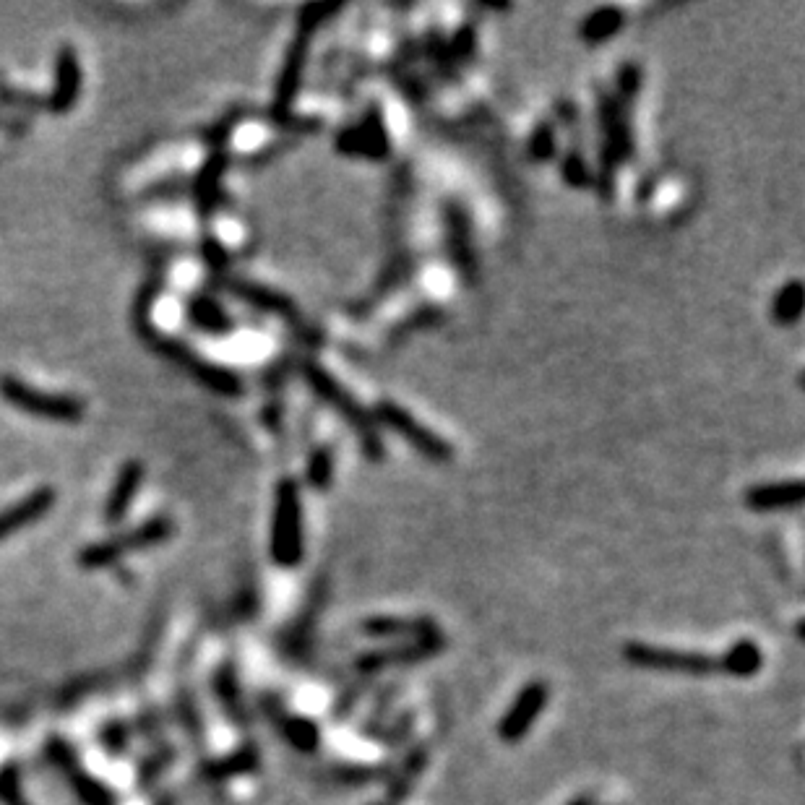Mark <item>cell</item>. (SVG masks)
Returning a JSON list of instances; mask_svg holds the SVG:
<instances>
[{
	"instance_id": "cell-28",
	"label": "cell",
	"mask_w": 805,
	"mask_h": 805,
	"mask_svg": "<svg viewBox=\"0 0 805 805\" xmlns=\"http://www.w3.org/2000/svg\"><path fill=\"white\" fill-rule=\"evenodd\" d=\"M566 805H597V803H594V798H592V795H579V798L568 800Z\"/></svg>"
},
{
	"instance_id": "cell-29",
	"label": "cell",
	"mask_w": 805,
	"mask_h": 805,
	"mask_svg": "<svg viewBox=\"0 0 805 805\" xmlns=\"http://www.w3.org/2000/svg\"><path fill=\"white\" fill-rule=\"evenodd\" d=\"M373 805H386V803H373Z\"/></svg>"
},
{
	"instance_id": "cell-18",
	"label": "cell",
	"mask_w": 805,
	"mask_h": 805,
	"mask_svg": "<svg viewBox=\"0 0 805 805\" xmlns=\"http://www.w3.org/2000/svg\"><path fill=\"white\" fill-rule=\"evenodd\" d=\"M227 287L232 290V295H238L240 300L256 305V308H261V311H266V313H274V316H282V318H290L292 313H295V308H292V303L287 300V297L266 290V287H261V284L232 279V282H227Z\"/></svg>"
},
{
	"instance_id": "cell-10",
	"label": "cell",
	"mask_w": 805,
	"mask_h": 805,
	"mask_svg": "<svg viewBox=\"0 0 805 805\" xmlns=\"http://www.w3.org/2000/svg\"><path fill=\"white\" fill-rule=\"evenodd\" d=\"M81 84H84V73H81L79 50L71 45H63L55 55V79L53 92L47 97V110L55 115L71 113L81 97Z\"/></svg>"
},
{
	"instance_id": "cell-8",
	"label": "cell",
	"mask_w": 805,
	"mask_h": 805,
	"mask_svg": "<svg viewBox=\"0 0 805 805\" xmlns=\"http://www.w3.org/2000/svg\"><path fill=\"white\" fill-rule=\"evenodd\" d=\"M376 417L386 425V428L394 430L396 436L402 438L404 443H410L417 454H423L425 459L438 464L451 462L454 449H451L449 443L443 441L441 436H436L430 428H425L423 423H417L415 417H412L407 410H402L399 404L381 402L376 407Z\"/></svg>"
},
{
	"instance_id": "cell-20",
	"label": "cell",
	"mask_w": 805,
	"mask_h": 805,
	"mask_svg": "<svg viewBox=\"0 0 805 805\" xmlns=\"http://www.w3.org/2000/svg\"><path fill=\"white\" fill-rule=\"evenodd\" d=\"M621 27H623V14L618 8L608 6V8H597V11H592V14L587 16L584 27H581V34H584V40L589 42H605Z\"/></svg>"
},
{
	"instance_id": "cell-1",
	"label": "cell",
	"mask_w": 805,
	"mask_h": 805,
	"mask_svg": "<svg viewBox=\"0 0 805 805\" xmlns=\"http://www.w3.org/2000/svg\"><path fill=\"white\" fill-rule=\"evenodd\" d=\"M0 396H3V402L16 407V410L40 417V420H50V423L76 425L84 420L86 412L84 402L76 399V396L34 389L27 381H21L11 373L0 376Z\"/></svg>"
},
{
	"instance_id": "cell-16",
	"label": "cell",
	"mask_w": 805,
	"mask_h": 805,
	"mask_svg": "<svg viewBox=\"0 0 805 805\" xmlns=\"http://www.w3.org/2000/svg\"><path fill=\"white\" fill-rule=\"evenodd\" d=\"M188 318L196 329L206 331V334H227L232 329V318L227 311L214 300L212 295H196L188 300Z\"/></svg>"
},
{
	"instance_id": "cell-22",
	"label": "cell",
	"mask_w": 805,
	"mask_h": 805,
	"mask_svg": "<svg viewBox=\"0 0 805 805\" xmlns=\"http://www.w3.org/2000/svg\"><path fill=\"white\" fill-rule=\"evenodd\" d=\"M803 311V287L800 282H790L774 297V318L777 324H795Z\"/></svg>"
},
{
	"instance_id": "cell-4",
	"label": "cell",
	"mask_w": 805,
	"mask_h": 805,
	"mask_svg": "<svg viewBox=\"0 0 805 805\" xmlns=\"http://www.w3.org/2000/svg\"><path fill=\"white\" fill-rule=\"evenodd\" d=\"M623 660L641 667V670H654V673L693 675V678L722 673L720 657H712L707 652H691V649L652 647V644H641V641H631L623 647Z\"/></svg>"
},
{
	"instance_id": "cell-2",
	"label": "cell",
	"mask_w": 805,
	"mask_h": 805,
	"mask_svg": "<svg viewBox=\"0 0 805 805\" xmlns=\"http://www.w3.org/2000/svg\"><path fill=\"white\" fill-rule=\"evenodd\" d=\"M271 558L282 568H295L303 561V506L300 490L292 480H282L274 501L271 522Z\"/></svg>"
},
{
	"instance_id": "cell-13",
	"label": "cell",
	"mask_w": 805,
	"mask_h": 805,
	"mask_svg": "<svg viewBox=\"0 0 805 805\" xmlns=\"http://www.w3.org/2000/svg\"><path fill=\"white\" fill-rule=\"evenodd\" d=\"M360 634L373 636V639H410L420 641L428 636H436L433 621L428 618H394V615H378V618H368L360 626Z\"/></svg>"
},
{
	"instance_id": "cell-24",
	"label": "cell",
	"mask_w": 805,
	"mask_h": 805,
	"mask_svg": "<svg viewBox=\"0 0 805 805\" xmlns=\"http://www.w3.org/2000/svg\"><path fill=\"white\" fill-rule=\"evenodd\" d=\"M423 769H425V748H417V751L412 753L410 759H407V764H404L402 777L396 779L391 798L402 800L404 795H407V792L412 790V785H415V779L420 777V772H423Z\"/></svg>"
},
{
	"instance_id": "cell-6",
	"label": "cell",
	"mask_w": 805,
	"mask_h": 805,
	"mask_svg": "<svg viewBox=\"0 0 805 805\" xmlns=\"http://www.w3.org/2000/svg\"><path fill=\"white\" fill-rule=\"evenodd\" d=\"M175 532V524H172L170 516H154L149 522H144L141 527L131 529L126 535H118L113 540L97 542V545H89L79 553V563L81 568H107L118 563V558L128 553H136V550H146L154 548V545H162L167 542Z\"/></svg>"
},
{
	"instance_id": "cell-25",
	"label": "cell",
	"mask_w": 805,
	"mask_h": 805,
	"mask_svg": "<svg viewBox=\"0 0 805 805\" xmlns=\"http://www.w3.org/2000/svg\"><path fill=\"white\" fill-rule=\"evenodd\" d=\"M0 798L6 800L8 805H27L19 790V774H16V769H6V772L0 774Z\"/></svg>"
},
{
	"instance_id": "cell-5",
	"label": "cell",
	"mask_w": 805,
	"mask_h": 805,
	"mask_svg": "<svg viewBox=\"0 0 805 805\" xmlns=\"http://www.w3.org/2000/svg\"><path fill=\"white\" fill-rule=\"evenodd\" d=\"M303 373H305V378H308V383L313 386V391H316V394L321 396L326 404H329L331 410L342 417L344 423H350V428L355 430L357 438H360V443H363L365 454L373 456V459H378L383 451L381 441H378L376 428H373L370 417L363 412V407H360V404H357L355 399H352V396L347 394L342 386H339L337 378L331 376L329 370L321 368V365L305 363Z\"/></svg>"
},
{
	"instance_id": "cell-21",
	"label": "cell",
	"mask_w": 805,
	"mask_h": 805,
	"mask_svg": "<svg viewBox=\"0 0 805 805\" xmlns=\"http://www.w3.org/2000/svg\"><path fill=\"white\" fill-rule=\"evenodd\" d=\"M282 733L297 751L303 753L316 751L318 740H321L316 722L305 720V717H287V720L282 722Z\"/></svg>"
},
{
	"instance_id": "cell-17",
	"label": "cell",
	"mask_w": 805,
	"mask_h": 805,
	"mask_svg": "<svg viewBox=\"0 0 805 805\" xmlns=\"http://www.w3.org/2000/svg\"><path fill=\"white\" fill-rule=\"evenodd\" d=\"M720 662L722 673L733 675V678H753L764 667V654H761L756 641L740 639L722 654Z\"/></svg>"
},
{
	"instance_id": "cell-14",
	"label": "cell",
	"mask_w": 805,
	"mask_h": 805,
	"mask_svg": "<svg viewBox=\"0 0 805 805\" xmlns=\"http://www.w3.org/2000/svg\"><path fill=\"white\" fill-rule=\"evenodd\" d=\"M441 647H443L441 636H428V639L412 641L410 647H391V649H381V652H368L365 657L357 660V667H360L363 673H373V670H381V667L391 665V662L423 660V657L436 654Z\"/></svg>"
},
{
	"instance_id": "cell-26",
	"label": "cell",
	"mask_w": 805,
	"mask_h": 805,
	"mask_svg": "<svg viewBox=\"0 0 805 805\" xmlns=\"http://www.w3.org/2000/svg\"><path fill=\"white\" fill-rule=\"evenodd\" d=\"M308 477H311V482L316 485V488H326L331 480V456L326 454V451H318L316 456H313L311 462V469H308Z\"/></svg>"
},
{
	"instance_id": "cell-7",
	"label": "cell",
	"mask_w": 805,
	"mask_h": 805,
	"mask_svg": "<svg viewBox=\"0 0 805 805\" xmlns=\"http://www.w3.org/2000/svg\"><path fill=\"white\" fill-rule=\"evenodd\" d=\"M326 14H329V8L326 6H308L303 11V21H300V29H297V40L292 42L290 53H287L284 68L282 73H279L277 92H274V115H279V118L290 110L292 99H295L297 84H300V76H303L305 68L308 45H311L313 32H316L318 24L324 21Z\"/></svg>"
},
{
	"instance_id": "cell-19",
	"label": "cell",
	"mask_w": 805,
	"mask_h": 805,
	"mask_svg": "<svg viewBox=\"0 0 805 805\" xmlns=\"http://www.w3.org/2000/svg\"><path fill=\"white\" fill-rule=\"evenodd\" d=\"M227 167V157L225 152H214L212 157L206 159V165L201 167L196 178V201L201 206V212H212V206L217 204L219 198V183H222V175H225Z\"/></svg>"
},
{
	"instance_id": "cell-27",
	"label": "cell",
	"mask_w": 805,
	"mask_h": 805,
	"mask_svg": "<svg viewBox=\"0 0 805 805\" xmlns=\"http://www.w3.org/2000/svg\"><path fill=\"white\" fill-rule=\"evenodd\" d=\"M378 769H370V766H342L339 769V779L344 782H370V779H378Z\"/></svg>"
},
{
	"instance_id": "cell-3",
	"label": "cell",
	"mask_w": 805,
	"mask_h": 805,
	"mask_svg": "<svg viewBox=\"0 0 805 805\" xmlns=\"http://www.w3.org/2000/svg\"><path fill=\"white\" fill-rule=\"evenodd\" d=\"M139 313H141V318H139L141 334L152 339L154 347H157V350L162 352L165 357H170L172 363L183 365V368L188 370V373H191L198 383H204L206 389L214 391V394H222V396H238L240 391H243V383H240V378L235 376L232 370L222 368V365L209 363V360H204L201 355H196L188 344L175 342V339L157 337L152 326H149V321H146L144 305H139Z\"/></svg>"
},
{
	"instance_id": "cell-12",
	"label": "cell",
	"mask_w": 805,
	"mask_h": 805,
	"mask_svg": "<svg viewBox=\"0 0 805 805\" xmlns=\"http://www.w3.org/2000/svg\"><path fill=\"white\" fill-rule=\"evenodd\" d=\"M141 482H144V464H141L139 459H128V462L120 467L113 488H110V495H107L105 503L107 524L123 522V516L128 514V509H131L133 498H136V493L141 490Z\"/></svg>"
},
{
	"instance_id": "cell-15",
	"label": "cell",
	"mask_w": 805,
	"mask_h": 805,
	"mask_svg": "<svg viewBox=\"0 0 805 805\" xmlns=\"http://www.w3.org/2000/svg\"><path fill=\"white\" fill-rule=\"evenodd\" d=\"M803 501V482H774V485H759L751 488L746 495V503L753 511H779L795 509Z\"/></svg>"
},
{
	"instance_id": "cell-23",
	"label": "cell",
	"mask_w": 805,
	"mask_h": 805,
	"mask_svg": "<svg viewBox=\"0 0 805 805\" xmlns=\"http://www.w3.org/2000/svg\"><path fill=\"white\" fill-rule=\"evenodd\" d=\"M258 766V753L256 748H240L238 753H232V756H227V759L222 761H214L212 766H209V774L217 779H225V777H235V774H248L253 772Z\"/></svg>"
},
{
	"instance_id": "cell-9",
	"label": "cell",
	"mask_w": 805,
	"mask_h": 805,
	"mask_svg": "<svg viewBox=\"0 0 805 805\" xmlns=\"http://www.w3.org/2000/svg\"><path fill=\"white\" fill-rule=\"evenodd\" d=\"M550 688L545 680H529L522 691L516 693V699L511 701V707L498 722V738L503 743H519L529 735V730L535 727L540 720L545 707H548Z\"/></svg>"
},
{
	"instance_id": "cell-11",
	"label": "cell",
	"mask_w": 805,
	"mask_h": 805,
	"mask_svg": "<svg viewBox=\"0 0 805 805\" xmlns=\"http://www.w3.org/2000/svg\"><path fill=\"white\" fill-rule=\"evenodd\" d=\"M55 498H58V493L45 485V488H37L29 495H24L14 506L0 511V542L21 532V529H27L29 524L40 522L42 516L55 506Z\"/></svg>"
}]
</instances>
